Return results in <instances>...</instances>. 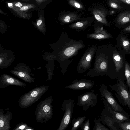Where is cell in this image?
<instances>
[{
    "label": "cell",
    "mask_w": 130,
    "mask_h": 130,
    "mask_svg": "<svg viewBox=\"0 0 130 130\" xmlns=\"http://www.w3.org/2000/svg\"><path fill=\"white\" fill-rule=\"evenodd\" d=\"M85 46V45L81 40L71 39L66 32H62L59 40L56 58L59 63L62 74H64L67 72L69 66L73 61V59H70L78 54L79 50Z\"/></svg>",
    "instance_id": "6da1fadb"
},
{
    "label": "cell",
    "mask_w": 130,
    "mask_h": 130,
    "mask_svg": "<svg viewBox=\"0 0 130 130\" xmlns=\"http://www.w3.org/2000/svg\"><path fill=\"white\" fill-rule=\"evenodd\" d=\"M95 54L94 66L89 69L85 75L90 77L104 75L109 76L110 63L108 56L98 47Z\"/></svg>",
    "instance_id": "7a4b0ae2"
},
{
    "label": "cell",
    "mask_w": 130,
    "mask_h": 130,
    "mask_svg": "<svg viewBox=\"0 0 130 130\" xmlns=\"http://www.w3.org/2000/svg\"><path fill=\"white\" fill-rule=\"evenodd\" d=\"M48 86L43 85L35 88L22 95L18 103L22 109L27 108L38 101L49 89Z\"/></svg>",
    "instance_id": "3957f363"
},
{
    "label": "cell",
    "mask_w": 130,
    "mask_h": 130,
    "mask_svg": "<svg viewBox=\"0 0 130 130\" xmlns=\"http://www.w3.org/2000/svg\"><path fill=\"white\" fill-rule=\"evenodd\" d=\"M53 100V96H50L37 105L35 114L37 123H45L52 118L53 114L51 104Z\"/></svg>",
    "instance_id": "277c9868"
},
{
    "label": "cell",
    "mask_w": 130,
    "mask_h": 130,
    "mask_svg": "<svg viewBox=\"0 0 130 130\" xmlns=\"http://www.w3.org/2000/svg\"><path fill=\"white\" fill-rule=\"evenodd\" d=\"M109 87L116 93L115 94L119 102L130 109V92L124 82L120 79L116 84L109 85Z\"/></svg>",
    "instance_id": "5b68a950"
},
{
    "label": "cell",
    "mask_w": 130,
    "mask_h": 130,
    "mask_svg": "<svg viewBox=\"0 0 130 130\" xmlns=\"http://www.w3.org/2000/svg\"><path fill=\"white\" fill-rule=\"evenodd\" d=\"M104 108L101 115L97 119L107 126L110 130H119L110 110L111 106L104 98L101 96Z\"/></svg>",
    "instance_id": "8992f818"
},
{
    "label": "cell",
    "mask_w": 130,
    "mask_h": 130,
    "mask_svg": "<svg viewBox=\"0 0 130 130\" xmlns=\"http://www.w3.org/2000/svg\"><path fill=\"white\" fill-rule=\"evenodd\" d=\"M75 105L74 100L71 99H67L63 102L61 108L63 111H64V114L57 130H65L68 128L71 121Z\"/></svg>",
    "instance_id": "52a82bcc"
},
{
    "label": "cell",
    "mask_w": 130,
    "mask_h": 130,
    "mask_svg": "<svg viewBox=\"0 0 130 130\" xmlns=\"http://www.w3.org/2000/svg\"><path fill=\"white\" fill-rule=\"evenodd\" d=\"M97 47L93 45L86 50L77 64V71L78 73H83L91 68V62Z\"/></svg>",
    "instance_id": "ba28073f"
},
{
    "label": "cell",
    "mask_w": 130,
    "mask_h": 130,
    "mask_svg": "<svg viewBox=\"0 0 130 130\" xmlns=\"http://www.w3.org/2000/svg\"><path fill=\"white\" fill-rule=\"evenodd\" d=\"M99 91L101 96L104 98L114 110L130 118L129 115L119 105L112 94L108 90L105 84L100 85Z\"/></svg>",
    "instance_id": "9c48e42d"
},
{
    "label": "cell",
    "mask_w": 130,
    "mask_h": 130,
    "mask_svg": "<svg viewBox=\"0 0 130 130\" xmlns=\"http://www.w3.org/2000/svg\"><path fill=\"white\" fill-rule=\"evenodd\" d=\"M94 90L85 92L79 95L77 105L82 107V110L86 111L89 107L95 106L97 103L98 94L95 93Z\"/></svg>",
    "instance_id": "30bf717a"
},
{
    "label": "cell",
    "mask_w": 130,
    "mask_h": 130,
    "mask_svg": "<svg viewBox=\"0 0 130 130\" xmlns=\"http://www.w3.org/2000/svg\"><path fill=\"white\" fill-rule=\"evenodd\" d=\"M11 72L18 77L28 83L34 82L31 69L25 64L20 63L17 64L11 71Z\"/></svg>",
    "instance_id": "8fae6325"
},
{
    "label": "cell",
    "mask_w": 130,
    "mask_h": 130,
    "mask_svg": "<svg viewBox=\"0 0 130 130\" xmlns=\"http://www.w3.org/2000/svg\"><path fill=\"white\" fill-rule=\"evenodd\" d=\"M88 10L98 21L105 25L108 24L106 18L107 12L101 4L98 3L92 4Z\"/></svg>",
    "instance_id": "7c38bea8"
},
{
    "label": "cell",
    "mask_w": 130,
    "mask_h": 130,
    "mask_svg": "<svg viewBox=\"0 0 130 130\" xmlns=\"http://www.w3.org/2000/svg\"><path fill=\"white\" fill-rule=\"evenodd\" d=\"M95 20L93 16L83 18L77 22L69 25L68 26L76 31L83 32L89 27L93 26Z\"/></svg>",
    "instance_id": "4fadbf2b"
},
{
    "label": "cell",
    "mask_w": 130,
    "mask_h": 130,
    "mask_svg": "<svg viewBox=\"0 0 130 130\" xmlns=\"http://www.w3.org/2000/svg\"><path fill=\"white\" fill-rule=\"evenodd\" d=\"M71 82L72 84L65 86V88L73 90L88 89L93 87L95 84V81L86 79L79 80L76 79Z\"/></svg>",
    "instance_id": "5bb4252c"
},
{
    "label": "cell",
    "mask_w": 130,
    "mask_h": 130,
    "mask_svg": "<svg viewBox=\"0 0 130 130\" xmlns=\"http://www.w3.org/2000/svg\"><path fill=\"white\" fill-rule=\"evenodd\" d=\"M101 23L95 20L93 26L94 27V32L92 34H87L86 35L87 38L93 39L100 40L110 38L111 36L104 30L103 27L100 26Z\"/></svg>",
    "instance_id": "9a60e30c"
},
{
    "label": "cell",
    "mask_w": 130,
    "mask_h": 130,
    "mask_svg": "<svg viewBox=\"0 0 130 130\" xmlns=\"http://www.w3.org/2000/svg\"><path fill=\"white\" fill-rule=\"evenodd\" d=\"M10 85L25 87L27 85L7 74H3L1 75L0 77V88H5Z\"/></svg>",
    "instance_id": "2e32d148"
},
{
    "label": "cell",
    "mask_w": 130,
    "mask_h": 130,
    "mask_svg": "<svg viewBox=\"0 0 130 130\" xmlns=\"http://www.w3.org/2000/svg\"><path fill=\"white\" fill-rule=\"evenodd\" d=\"M0 110V130H10L11 128L10 123L13 116V114L7 108Z\"/></svg>",
    "instance_id": "e0dca14e"
},
{
    "label": "cell",
    "mask_w": 130,
    "mask_h": 130,
    "mask_svg": "<svg viewBox=\"0 0 130 130\" xmlns=\"http://www.w3.org/2000/svg\"><path fill=\"white\" fill-rule=\"evenodd\" d=\"M82 18L81 15L76 11L71 12L69 11L62 12L60 16L59 20L61 24L64 25L77 21Z\"/></svg>",
    "instance_id": "ac0fdd59"
},
{
    "label": "cell",
    "mask_w": 130,
    "mask_h": 130,
    "mask_svg": "<svg viewBox=\"0 0 130 130\" xmlns=\"http://www.w3.org/2000/svg\"><path fill=\"white\" fill-rule=\"evenodd\" d=\"M113 58L116 72L119 73L124 65V61L122 57L116 51L113 52Z\"/></svg>",
    "instance_id": "d6986e66"
},
{
    "label": "cell",
    "mask_w": 130,
    "mask_h": 130,
    "mask_svg": "<svg viewBox=\"0 0 130 130\" xmlns=\"http://www.w3.org/2000/svg\"><path fill=\"white\" fill-rule=\"evenodd\" d=\"M110 110L117 123L130 121V118L123 114L114 110L111 107Z\"/></svg>",
    "instance_id": "ffe728a7"
},
{
    "label": "cell",
    "mask_w": 130,
    "mask_h": 130,
    "mask_svg": "<svg viewBox=\"0 0 130 130\" xmlns=\"http://www.w3.org/2000/svg\"><path fill=\"white\" fill-rule=\"evenodd\" d=\"M117 21L119 24L124 25L130 22V12H125L120 14Z\"/></svg>",
    "instance_id": "44dd1931"
},
{
    "label": "cell",
    "mask_w": 130,
    "mask_h": 130,
    "mask_svg": "<svg viewBox=\"0 0 130 130\" xmlns=\"http://www.w3.org/2000/svg\"><path fill=\"white\" fill-rule=\"evenodd\" d=\"M86 117L85 116L79 117L74 118L72 121V128L71 130H77L82 124Z\"/></svg>",
    "instance_id": "7402d4cb"
},
{
    "label": "cell",
    "mask_w": 130,
    "mask_h": 130,
    "mask_svg": "<svg viewBox=\"0 0 130 130\" xmlns=\"http://www.w3.org/2000/svg\"><path fill=\"white\" fill-rule=\"evenodd\" d=\"M68 3L71 6L77 10L82 11L85 9L84 5L80 2L76 0H69Z\"/></svg>",
    "instance_id": "603a6c76"
},
{
    "label": "cell",
    "mask_w": 130,
    "mask_h": 130,
    "mask_svg": "<svg viewBox=\"0 0 130 130\" xmlns=\"http://www.w3.org/2000/svg\"><path fill=\"white\" fill-rule=\"evenodd\" d=\"M125 74L128 87L130 88V64L127 61L125 63Z\"/></svg>",
    "instance_id": "cb8c5ba5"
},
{
    "label": "cell",
    "mask_w": 130,
    "mask_h": 130,
    "mask_svg": "<svg viewBox=\"0 0 130 130\" xmlns=\"http://www.w3.org/2000/svg\"><path fill=\"white\" fill-rule=\"evenodd\" d=\"M94 121L95 126H93L92 130H110L97 119H95Z\"/></svg>",
    "instance_id": "d4e9b609"
},
{
    "label": "cell",
    "mask_w": 130,
    "mask_h": 130,
    "mask_svg": "<svg viewBox=\"0 0 130 130\" xmlns=\"http://www.w3.org/2000/svg\"><path fill=\"white\" fill-rule=\"evenodd\" d=\"M119 130H130V121L117 124Z\"/></svg>",
    "instance_id": "484cf974"
},
{
    "label": "cell",
    "mask_w": 130,
    "mask_h": 130,
    "mask_svg": "<svg viewBox=\"0 0 130 130\" xmlns=\"http://www.w3.org/2000/svg\"><path fill=\"white\" fill-rule=\"evenodd\" d=\"M122 46L126 52H127L130 48V42L125 37L122 36L121 38Z\"/></svg>",
    "instance_id": "4316f807"
},
{
    "label": "cell",
    "mask_w": 130,
    "mask_h": 130,
    "mask_svg": "<svg viewBox=\"0 0 130 130\" xmlns=\"http://www.w3.org/2000/svg\"><path fill=\"white\" fill-rule=\"evenodd\" d=\"M118 2V1L116 0H109L108 2L109 5L112 8L115 9H120L121 7Z\"/></svg>",
    "instance_id": "83f0119b"
},
{
    "label": "cell",
    "mask_w": 130,
    "mask_h": 130,
    "mask_svg": "<svg viewBox=\"0 0 130 130\" xmlns=\"http://www.w3.org/2000/svg\"><path fill=\"white\" fill-rule=\"evenodd\" d=\"M29 126L25 123L21 122L17 124L13 130H24Z\"/></svg>",
    "instance_id": "f1b7e54d"
},
{
    "label": "cell",
    "mask_w": 130,
    "mask_h": 130,
    "mask_svg": "<svg viewBox=\"0 0 130 130\" xmlns=\"http://www.w3.org/2000/svg\"><path fill=\"white\" fill-rule=\"evenodd\" d=\"M82 130H90V119L89 118L80 126Z\"/></svg>",
    "instance_id": "f546056e"
},
{
    "label": "cell",
    "mask_w": 130,
    "mask_h": 130,
    "mask_svg": "<svg viewBox=\"0 0 130 130\" xmlns=\"http://www.w3.org/2000/svg\"><path fill=\"white\" fill-rule=\"evenodd\" d=\"M120 1L126 4L130 5V0H121Z\"/></svg>",
    "instance_id": "4dcf8cb0"
},
{
    "label": "cell",
    "mask_w": 130,
    "mask_h": 130,
    "mask_svg": "<svg viewBox=\"0 0 130 130\" xmlns=\"http://www.w3.org/2000/svg\"><path fill=\"white\" fill-rule=\"evenodd\" d=\"M28 8V7L27 6H24L22 7L21 8L20 10H26Z\"/></svg>",
    "instance_id": "1f68e13d"
},
{
    "label": "cell",
    "mask_w": 130,
    "mask_h": 130,
    "mask_svg": "<svg viewBox=\"0 0 130 130\" xmlns=\"http://www.w3.org/2000/svg\"><path fill=\"white\" fill-rule=\"evenodd\" d=\"M124 30L125 31H130V25L125 28Z\"/></svg>",
    "instance_id": "d6a6232c"
},
{
    "label": "cell",
    "mask_w": 130,
    "mask_h": 130,
    "mask_svg": "<svg viewBox=\"0 0 130 130\" xmlns=\"http://www.w3.org/2000/svg\"><path fill=\"white\" fill-rule=\"evenodd\" d=\"M15 6H18L19 7H21L22 6V4L20 2H17L15 4Z\"/></svg>",
    "instance_id": "836d02e7"
},
{
    "label": "cell",
    "mask_w": 130,
    "mask_h": 130,
    "mask_svg": "<svg viewBox=\"0 0 130 130\" xmlns=\"http://www.w3.org/2000/svg\"><path fill=\"white\" fill-rule=\"evenodd\" d=\"M42 22V21L41 20H38L37 22V25L38 26H39L41 24Z\"/></svg>",
    "instance_id": "e575fe53"
},
{
    "label": "cell",
    "mask_w": 130,
    "mask_h": 130,
    "mask_svg": "<svg viewBox=\"0 0 130 130\" xmlns=\"http://www.w3.org/2000/svg\"><path fill=\"white\" fill-rule=\"evenodd\" d=\"M24 130H35L33 128L30 126H29L28 128Z\"/></svg>",
    "instance_id": "d590c367"
},
{
    "label": "cell",
    "mask_w": 130,
    "mask_h": 130,
    "mask_svg": "<svg viewBox=\"0 0 130 130\" xmlns=\"http://www.w3.org/2000/svg\"><path fill=\"white\" fill-rule=\"evenodd\" d=\"M8 6L10 7H13V4L11 3H9L8 4Z\"/></svg>",
    "instance_id": "8d00e7d4"
},
{
    "label": "cell",
    "mask_w": 130,
    "mask_h": 130,
    "mask_svg": "<svg viewBox=\"0 0 130 130\" xmlns=\"http://www.w3.org/2000/svg\"><path fill=\"white\" fill-rule=\"evenodd\" d=\"M129 90V91H130V90Z\"/></svg>",
    "instance_id": "74e56055"
},
{
    "label": "cell",
    "mask_w": 130,
    "mask_h": 130,
    "mask_svg": "<svg viewBox=\"0 0 130 130\" xmlns=\"http://www.w3.org/2000/svg\"></svg>",
    "instance_id": "f35d334b"
}]
</instances>
